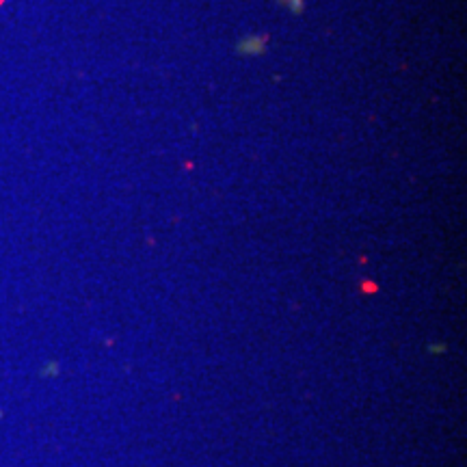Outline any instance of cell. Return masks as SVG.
Listing matches in <instances>:
<instances>
[{
  "label": "cell",
  "instance_id": "obj_2",
  "mask_svg": "<svg viewBox=\"0 0 467 467\" xmlns=\"http://www.w3.org/2000/svg\"><path fill=\"white\" fill-rule=\"evenodd\" d=\"M281 2H284L286 7L292 11V13H301L303 7H305V4H303V0H281Z\"/></svg>",
  "mask_w": 467,
  "mask_h": 467
},
{
  "label": "cell",
  "instance_id": "obj_1",
  "mask_svg": "<svg viewBox=\"0 0 467 467\" xmlns=\"http://www.w3.org/2000/svg\"><path fill=\"white\" fill-rule=\"evenodd\" d=\"M266 41H268L266 35H249L238 43L236 50H238V54H244V57H258V54L264 52Z\"/></svg>",
  "mask_w": 467,
  "mask_h": 467
}]
</instances>
